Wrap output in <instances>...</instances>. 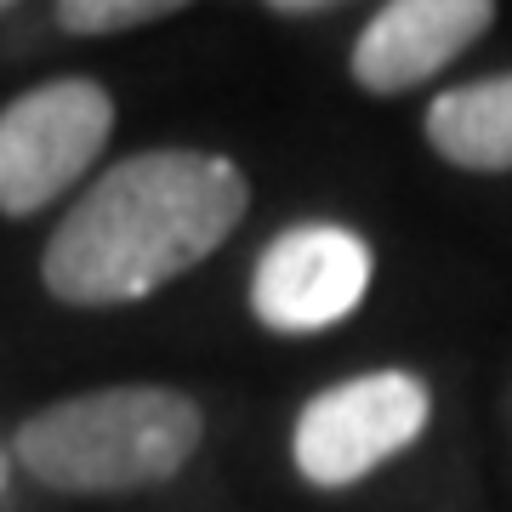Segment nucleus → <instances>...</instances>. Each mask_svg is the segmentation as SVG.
<instances>
[{"label":"nucleus","mask_w":512,"mask_h":512,"mask_svg":"<svg viewBox=\"0 0 512 512\" xmlns=\"http://www.w3.org/2000/svg\"><path fill=\"white\" fill-rule=\"evenodd\" d=\"M251 183L234 160L200 148H148L109 165L86 200L57 222L40 279L69 308L143 302L200 268L239 228Z\"/></svg>","instance_id":"nucleus-1"},{"label":"nucleus","mask_w":512,"mask_h":512,"mask_svg":"<svg viewBox=\"0 0 512 512\" xmlns=\"http://www.w3.org/2000/svg\"><path fill=\"white\" fill-rule=\"evenodd\" d=\"M200 439L205 416L188 393L126 382L35 410L18 427L12 456L57 495H126L177 478Z\"/></svg>","instance_id":"nucleus-2"},{"label":"nucleus","mask_w":512,"mask_h":512,"mask_svg":"<svg viewBox=\"0 0 512 512\" xmlns=\"http://www.w3.org/2000/svg\"><path fill=\"white\" fill-rule=\"evenodd\" d=\"M114 103L97 80H46L0 109V217L63 200L109 148Z\"/></svg>","instance_id":"nucleus-3"},{"label":"nucleus","mask_w":512,"mask_h":512,"mask_svg":"<svg viewBox=\"0 0 512 512\" xmlns=\"http://www.w3.org/2000/svg\"><path fill=\"white\" fill-rule=\"evenodd\" d=\"M427 416H433V393L404 370H370L336 382L296 416V467L319 490L359 484L382 461L410 450Z\"/></svg>","instance_id":"nucleus-4"},{"label":"nucleus","mask_w":512,"mask_h":512,"mask_svg":"<svg viewBox=\"0 0 512 512\" xmlns=\"http://www.w3.org/2000/svg\"><path fill=\"white\" fill-rule=\"evenodd\" d=\"M370 291V245L336 222H296L256 256L251 313L279 336L342 325Z\"/></svg>","instance_id":"nucleus-5"},{"label":"nucleus","mask_w":512,"mask_h":512,"mask_svg":"<svg viewBox=\"0 0 512 512\" xmlns=\"http://www.w3.org/2000/svg\"><path fill=\"white\" fill-rule=\"evenodd\" d=\"M495 23L490 0H393L353 46V80L376 97H399L461 57Z\"/></svg>","instance_id":"nucleus-6"},{"label":"nucleus","mask_w":512,"mask_h":512,"mask_svg":"<svg viewBox=\"0 0 512 512\" xmlns=\"http://www.w3.org/2000/svg\"><path fill=\"white\" fill-rule=\"evenodd\" d=\"M427 143L461 171H512V74L439 92L427 109Z\"/></svg>","instance_id":"nucleus-7"},{"label":"nucleus","mask_w":512,"mask_h":512,"mask_svg":"<svg viewBox=\"0 0 512 512\" xmlns=\"http://www.w3.org/2000/svg\"><path fill=\"white\" fill-rule=\"evenodd\" d=\"M177 12V0H63L57 23L69 35H120V29H143Z\"/></svg>","instance_id":"nucleus-8"},{"label":"nucleus","mask_w":512,"mask_h":512,"mask_svg":"<svg viewBox=\"0 0 512 512\" xmlns=\"http://www.w3.org/2000/svg\"><path fill=\"white\" fill-rule=\"evenodd\" d=\"M12 461H18V456H12V450L0 444V495H6V478H12Z\"/></svg>","instance_id":"nucleus-9"},{"label":"nucleus","mask_w":512,"mask_h":512,"mask_svg":"<svg viewBox=\"0 0 512 512\" xmlns=\"http://www.w3.org/2000/svg\"><path fill=\"white\" fill-rule=\"evenodd\" d=\"M0 12H6V6H0Z\"/></svg>","instance_id":"nucleus-10"}]
</instances>
